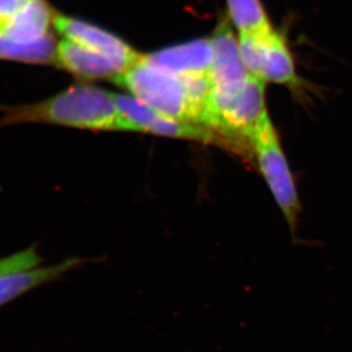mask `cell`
<instances>
[{
  "label": "cell",
  "mask_w": 352,
  "mask_h": 352,
  "mask_svg": "<svg viewBox=\"0 0 352 352\" xmlns=\"http://www.w3.org/2000/svg\"><path fill=\"white\" fill-rule=\"evenodd\" d=\"M113 98L118 116V132L148 133L201 142H212L215 140L210 132L212 129L164 115L133 95L113 93Z\"/></svg>",
  "instance_id": "8992f818"
},
{
  "label": "cell",
  "mask_w": 352,
  "mask_h": 352,
  "mask_svg": "<svg viewBox=\"0 0 352 352\" xmlns=\"http://www.w3.org/2000/svg\"><path fill=\"white\" fill-rule=\"evenodd\" d=\"M265 111V82L250 76L241 82L212 86L204 126L250 139Z\"/></svg>",
  "instance_id": "3957f363"
},
{
  "label": "cell",
  "mask_w": 352,
  "mask_h": 352,
  "mask_svg": "<svg viewBox=\"0 0 352 352\" xmlns=\"http://www.w3.org/2000/svg\"><path fill=\"white\" fill-rule=\"evenodd\" d=\"M41 256L34 248H29L24 251L17 252L6 258H0V277L14 274V272H19V271L34 269L41 264Z\"/></svg>",
  "instance_id": "7c38bea8"
},
{
  "label": "cell",
  "mask_w": 352,
  "mask_h": 352,
  "mask_svg": "<svg viewBox=\"0 0 352 352\" xmlns=\"http://www.w3.org/2000/svg\"><path fill=\"white\" fill-rule=\"evenodd\" d=\"M80 258H68L50 267H34L0 277V307L24 293L65 276L82 263Z\"/></svg>",
  "instance_id": "30bf717a"
},
{
  "label": "cell",
  "mask_w": 352,
  "mask_h": 352,
  "mask_svg": "<svg viewBox=\"0 0 352 352\" xmlns=\"http://www.w3.org/2000/svg\"><path fill=\"white\" fill-rule=\"evenodd\" d=\"M112 82L157 111L203 126V115L193 104L182 78L142 56Z\"/></svg>",
  "instance_id": "7a4b0ae2"
},
{
  "label": "cell",
  "mask_w": 352,
  "mask_h": 352,
  "mask_svg": "<svg viewBox=\"0 0 352 352\" xmlns=\"http://www.w3.org/2000/svg\"><path fill=\"white\" fill-rule=\"evenodd\" d=\"M54 31L60 37L111 58L126 69L134 65L142 54L111 31L79 17L56 12Z\"/></svg>",
  "instance_id": "52a82bcc"
},
{
  "label": "cell",
  "mask_w": 352,
  "mask_h": 352,
  "mask_svg": "<svg viewBox=\"0 0 352 352\" xmlns=\"http://www.w3.org/2000/svg\"><path fill=\"white\" fill-rule=\"evenodd\" d=\"M250 140L254 148L261 174L267 181L278 206L280 207L292 228L296 223L300 210L298 191L277 131L270 116L264 112Z\"/></svg>",
  "instance_id": "277c9868"
},
{
  "label": "cell",
  "mask_w": 352,
  "mask_h": 352,
  "mask_svg": "<svg viewBox=\"0 0 352 352\" xmlns=\"http://www.w3.org/2000/svg\"><path fill=\"white\" fill-rule=\"evenodd\" d=\"M53 65L84 82L113 80L126 70L118 62L63 38L56 44Z\"/></svg>",
  "instance_id": "ba28073f"
},
{
  "label": "cell",
  "mask_w": 352,
  "mask_h": 352,
  "mask_svg": "<svg viewBox=\"0 0 352 352\" xmlns=\"http://www.w3.org/2000/svg\"><path fill=\"white\" fill-rule=\"evenodd\" d=\"M227 6L229 19L239 36L264 34L274 29L261 0H227Z\"/></svg>",
  "instance_id": "8fae6325"
},
{
  "label": "cell",
  "mask_w": 352,
  "mask_h": 352,
  "mask_svg": "<svg viewBox=\"0 0 352 352\" xmlns=\"http://www.w3.org/2000/svg\"><path fill=\"white\" fill-rule=\"evenodd\" d=\"M0 129L41 122L86 131H117V108L113 93L89 84H75L36 103L0 107Z\"/></svg>",
  "instance_id": "6da1fadb"
},
{
  "label": "cell",
  "mask_w": 352,
  "mask_h": 352,
  "mask_svg": "<svg viewBox=\"0 0 352 352\" xmlns=\"http://www.w3.org/2000/svg\"><path fill=\"white\" fill-rule=\"evenodd\" d=\"M241 58L252 76L262 82L298 85L295 62L287 39L272 29L258 34L238 36Z\"/></svg>",
  "instance_id": "5b68a950"
},
{
  "label": "cell",
  "mask_w": 352,
  "mask_h": 352,
  "mask_svg": "<svg viewBox=\"0 0 352 352\" xmlns=\"http://www.w3.org/2000/svg\"><path fill=\"white\" fill-rule=\"evenodd\" d=\"M146 56L155 65L177 75L210 72L214 60L213 44L210 38H201L163 48Z\"/></svg>",
  "instance_id": "9c48e42d"
}]
</instances>
